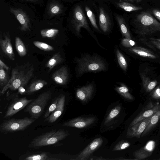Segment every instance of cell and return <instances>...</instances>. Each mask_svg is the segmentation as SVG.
I'll list each match as a JSON object with an SVG mask.
<instances>
[{
	"instance_id": "obj_31",
	"label": "cell",
	"mask_w": 160,
	"mask_h": 160,
	"mask_svg": "<svg viewBox=\"0 0 160 160\" xmlns=\"http://www.w3.org/2000/svg\"><path fill=\"white\" fill-rule=\"evenodd\" d=\"M121 109V107L119 105L113 108L110 111L106 118L104 121V124L109 123L116 117L120 113Z\"/></svg>"
},
{
	"instance_id": "obj_41",
	"label": "cell",
	"mask_w": 160,
	"mask_h": 160,
	"mask_svg": "<svg viewBox=\"0 0 160 160\" xmlns=\"http://www.w3.org/2000/svg\"><path fill=\"white\" fill-rule=\"evenodd\" d=\"M152 13L155 17L160 21V9H154L152 10Z\"/></svg>"
},
{
	"instance_id": "obj_6",
	"label": "cell",
	"mask_w": 160,
	"mask_h": 160,
	"mask_svg": "<svg viewBox=\"0 0 160 160\" xmlns=\"http://www.w3.org/2000/svg\"><path fill=\"white\" fill-rule=\"evenodd\" d=\"M35 121V119L28 117L22 118H12L6 120L1 124L0 130L4 133L25 130Z\"/></svg>"
},
{
	"instance_id": "obj_13",
	"label": "cell",
	"mask_w": 160,
	"mask_h": 160,
	"mask_svg": "<svg viewBox=\"0 0 160 160\" xmlns=\"http://www.w3.org/2000/svg\"><path fill=\"white\" fill-rule=\"evenodd\" d=\"M155 147V142L152 140L149 141L144 147L134 152L133 156L137 160L146 158L152 155Z\"/></svg>"
},
{
	"instance_id": "obj_24",
	"label": "cell",
	"mask_w": 160,
	"mask_h": 160,
	"mask_svg": "<svg viewBox=\"0 0 160 160\" xmlns=\"http://www.w3.org/2000/svg\"><path fill=\"white\" fill-rule=\"evenodd\" d=\"M142 85L145 91L148 92L152 91L157 84V82L155 80H151L144 74H141Z\"/></svg>"
},
{
	"instance_id": "obj_23",
	"label": "cell",
	"mask_w": 160,
	"mask_h": 160,
	"mask_svg": "<svg viewBox=\"0 0 160 160\" xmlns=\"http://www.w3.org/2000/svg\"><path fill=\"white\" fill-rule=\"evenodd\" d=\"M48 10L49 15L53 17L61 13L62 11V8L59 3L53 1L50 3Z\"/></svg>"
},
{
	"instance_id": "obj_11",
	"label": "cell",
	"mask_w": 160,
	"mask_h": 160,
	"mask_svg": "<svg viewBox=\"0 0 160 160\" xmlns=\"http://www.w3.org/2000/svg\"><path fill=\"white\" fill-rule=\"evenodd\" d=\"M103 142V140L101 138L95 139L79 154L76 159H88L92 153L101 146Z\"/></svg>"
},
{
	"instance_id": "obj_42",
	"label": "cell",
	"mask_w": 160,
	"mask_h": 160,
	"mask_svg": "<svg viewBox=\"0 0 160 160\" xmlns=\"http://www.w3.org/2000/svg\"><path fill=\"white\" fill-rule=\"evenodd\" d=\"M18 92L21 95L26 94V90L24 88V87L21 86L18 89Z\"/></svg>"
},
{
	"instance_id": "obj_35",
	"label": "cell",
	"mask_w": 160,
	"mask_h": 160,
	"mask_svg": "<svg viewBox=\"0 0 160 160\" xmlns=\"http://www.w3.org/2000/svg\"><path fill=\"white\" fill-rule=\"evenodd\" d=\"M85 9L87 16L89 19L92 25L95 28L98 30V28L96 23L94 13L87 6L85 7Z\"/></svg>"
},
{
	"instance_id": "obj_28",
	"label": "cell",
	"mask_w": 160,
	"mask_h": 160,
	"mask_svg": "<svg viewBox=\"0 0 160 160\" xmlns=\"http://www.w3.org/2000/svg\"><path fill=\"white\" fill-rule=\"evenodd\" d=\"M116 91L125 98L129 100L133 99L134 98L129 92L127 87L123 83L121 84L119 87L115 88Z\"/></svg>"
},
{
	"instance_id": "obj_50",
	"label": "cell",
	"mask_w": 160,
	"mask_h": 160,
	"mask_svg": "<svg viewBox=\"0 0 160 160\" xmlns=\"http://www.w3.org/2000/svg\"><path fill=\"white\" fill-rule=\"evenodd\" d=\"M158 87L160 88V85Z\"/></svg>"
},
{
	"instance_id": "obj_38",
	"label": "cell",
	"mask_w": 160,
	"mask_h": 160,
	"mask_svg": "<svg viewBox=\"0 0 160 160\" xmlns=\"http://www.w3.org/2000/svg\"><path fill=\"white\" fill-rule=\"evenodd\" d=\"M130 146V144L127 141L122 140L119 142L112 149L113 151H118L123 150L128 148Z\"/></svg>"
},
{
	"instance_id": "obj_22",
	"label": "cell",
	"mask_w": 160,
	"mask_h": 160,
	"mask_svg": "<svg viewBox=\"0 0 160 160\" xmlns=\"http://www.w3.org/2000/svg\"><path fill=\"white\" fill-rule=\"evenodd\" d=\"M160 120V110L152 116L149 122L145 129L142 133L141 137H142L147 134L156 125Z\"/></svg>"
},
{
	"instance_id": "obj_21",
	"label": "cell",
	"mask_w": 160,
	"mask_h": 160,
	"mask_svg": "<svg viewBox=\"0 0 160 160\" xmlns=\"http://www.w3.org/2000/svg\"><path fill=\"white\" fill-rule=\"evenodd\" d=\"M47 84V82L44 80H35L31 84L26 90V94H31L40 90Z\"/></svg>"
},
{
	"instance_id": "obj_2",
	"label": "cell",
	"mask_w": 160,
	"mask_h": 160,
	"mask_svg": "<svg viewBox=\"0 0 160 160\" xmlns=\"http://www.w3.org/2000/svg\"><path fill=\"white\" fill-rule=\"evenodd\" d=\"M68 132L64 129L52 130L37 136L31 142L28 147L38 149L54 145L65 138Z\"/></svg>"
},
{
	"instance_id": "obj_36",
	"label": "cell",
	"mask_w": 160,
	"mask_h": 160,
	"mask_svg": "<svg viewBox=\"0 0 160 160\" xmlns=\"http://www.w3.org/2000/svg\"><path fill=\"white\" fill-rule=\"evenodd\" d=\"M33 44L37 47L45 51H51L54 49L52 46L42 42L34 41L33 42Z\"/></svg>"
},
{
	"instance_id": "obj_51",
	"label": "cell",
	"mask_w": 160,
	"mask_h": 160,
	"mask_svg": "<svg viewBox=\"0 0 160 160\" xmlns=\"http://www.w3.org/2000/svg\"><path fill=\"white\" fill-rule=\"evenodd\" d=\"M159 132L160 133V131H159Z\"/></svg>"
},
{
	"instance_id": "obj_20",
	"label": "cell",
	"mask_w": 160,
	"mask_h": 160,
	"mask_svg": "<svg viewBox=\"0 0 160 160\" xmlns=\"http://www.w3.org/2000/svg\"><path fill=\"white\" fill-rule=\"evenodd\" d=\"M129 50L130 52L141 57L151 58H157V56L153 52L142 47H135L131 48Z\"/></svg>"
},
{
	"instance_id": "obj_25",
	"label": "cell",
	"mask_w": 160,
	"mask_h": 160,
	"mask_svg": "<svg viewBox=\"0 0 160 160\" xmlns=\"http://www.w3.org/2000/svg\"><path fill=\"white\" fill-rule=\"evenodd\" d=\"M63 61V59L60 52H57L48 61L46 67L49 68V71H50L56 65L62 62Z\"/></svg>"
},
{
	"instance_id": "obj_29",
	"label": "cell",
	"mask_w": 160,
	"mask_h": 160,
	"mask_svg": "<svg viewBox=\"0 0 160 160\" xmlns=\"http://www.w3.org/2000/svg\"><path fill=\"white\" fill-rule=\"evenodd\" d=\"M118 6L124 11L131 12L138 11L142 9V8L141 7L136 6L130 3L125 2H120L117 4Z\"/></svg>"
},
{
	"instance_id": "obj_47",
	"label": "cell",
	"mask_w": 160,
	"mask_h": 160,
	"mask_svg": "<svg viewBox=\"0 0 160 160\" xmlns=\"http://www.w3.org/2000/svg\"><path fill=\"white\" fill-rule=\"evenodd\" d=\"M128 0L129 1L131 2H133L134 1V0Z\"/></svg>"
},
{
	"instance_id": "obj_40",
	"label": "cell",
	"mask_w": 160,
	"mask_h": 160,
	"mask_svg": "<svg viewBox=\"0 0 160 160\" xmlns=\"http://www.w3.org/2000/svg\"><path fill=\"white\" fill-rule=\"evenodd\" d=\"M152 97L156 99H160V88H156L151 93Z\"/></svg>"
},
{
	"instance_id": "obj_37",
	"label": "cell",
	"mask_w": 160,
	"mask_h": 160,
	"mask_svg": "<svg viewBox=\"0 0 160 160\" xmlns=\"http://www.w3.org/2000/svg\"><path fill=\"white\" fill-rule=\"evenodd\" d=\"M58 99L59 96L53 101L46 112L43 116L44 118H47L55 110L58 105Z\"/></svg>"
},
{
	"instance_id": "obj_1",
	"label": "cell",
	"mask_w": 160,
	"mask_h": 160,
	"mask_svg": "<svg viewBox=\"0 0 160 160\" xmlns=\"http://www.w3.org/2000/svg\"><path fill=\"white\" fill-rule=\"evenodd\" d=\"M34 70L33 66L26 64L12 68L10 80L1 93L4 94L8 89L15 90L21 86L25 87L33 77Z\"/></svg>"
},
{
	"instance_id": "obj_19",
	"label": "cell",
	"mask_w": 160,
	"mask_h": 160,
	"mask_svg": "<svg viewBox=\"0 0 160 160\" xmlns=\"http://www.w3.org/2000/svg\"><path fill=\"white\" fill-rule=\"evenodd\" d=\"M99 24L103 32H107L109 31L110 25V20L103 9L101 7L99 8Z\"/></svg>"
},
{
	"instance_id": "obj_18",
	"label": "cell",
	"mask_w": 160,
	"mask_h": 160,
	"mask_svg": "<svg viewBox=\"0 0 160 160\" xmlns=\"http://www.w3.org/2000/svg\"><path fill=\"white\" fill-rule=\"evenodd\" d=\"M160 110V105L157 104L140 113L131 122L129 126H132L140 121L150 117Z\"/></svg>"
},
{
	"instance_id": "obj_14",
	"label": "cell",
	"mask_w": 160,
	"mask_h": 160,
	"mask_svg": "<svg viewBox=\"0 0 160 160\" xmlns=\"http://www.w3.org/2000/svg\"><path fill=\"white\" fill-rule=\"evenodd\" d=\"M0 45L3 52L10 60L14 61L15 56L12 46L11 39L9 34H4L3 39H1Z\"/></svg>"
},
{
	"instance_id": "obj_16",
	"label": "cell",
	"mask_w": 160,
	"mask_h": 160,
	"mask_svg": "<svg viewBox=\"0 0 160 160\" xmlns=\"http://www.w3.org/2000/svg\"><path fill=\"white\" fill-rule=\"evenodd\" d=\"M68 77L67 68L63 66L53 73L52 78L57 84L65 85L68 81Z\"/></svg>"
},
{
	"instance_id": "obj_34",
	"label": "cell",
	"mask_w": 160,
	"mask_h": 160,
	"mask_svg": "<svg viewBox=\"0 0 160 160\" xmlns=\"http://www.w3.org/2000/svg\"><path fill=\"white\" fill-rule=\"evenodd\" d=\"M116 53L118 61L120 66L124 71H126L128 65L125 58L118 49L116 50Z\"/></svg>"
},
{
	"instance_id": "obj_48",
	"label": "cell",
	"mask_w": 160,
	"mask_h": 160,
	"mask_svg": "<svg viewBox=\"0 0 160 160\" xmlns=\"http://www.w3.org/2000/svg\"><path fill=\"white\" fill-rule=\"evenodd\" d=\"M157 40L160 42V39H157Z\"/></svg>"
},
{
	"instance_id": "obj_12",
	"label": "cell",
	"mask_w": 160,
	"mask_h": 160,
	"mask_svg": "<svg viewBox=\"0 0 160 160\" xmlns=\"http://www.w3.org/2000/svg\"><path fill=\"white\" fill-rule=\"evenodd\" d=\"M95 120L94 117H78L65 122L62 126L82 128L92 124Z\"/></svg>"
},
{
	"instance_id": "obj_26",
	"label": "cell",
	"mask_w": 160,
	"mask_h": 160,
	"mask_svg": "<svg viewBox=\"0 0 160 160\" xmlns=\"http://www.w3.org/2000/svg\"><path fill=\"white\" fill-rule=\"evenodd\" d=\"M116 19L122 35L125 38L131 39V37L130 33L123 18L121 16L117 15Z\"/></svg>"
},
{
	"instance_id": "obj_46",
	"label": "cell",
	"mask_w": 160,
	"mask_h": 160,
	"mask_svg": "<svg viewBox=\"0 0 160 160\" xmlns=\"http://www.w3.org/2000/svg\"><path fill=\"white\" fill-rule=\"evenodd\" d=\"M135 0L137 3H139V2H141L142 0Z\"/></svg>"
},
{
	"instance_id": "obj_4",
	"label": "cell",
	"mask_w": 160,
	"mask_h": 160,
	"mask_svg": "<svg viewBox=\"0 0 160 160\" xmlns=\"http://www.w3.org/2000/svg\"><path fill=\"white\" fill-rule=\"evenodd\" d=\"M77 62L79 75L87 72H97L106 69L105 63L96 56L87 55L78 59Z\"/></svg>"
},
{
	"instance_id": "obj_52",
	"label": "cell",
	"mask_w": 160,
	"mask_h": 160,
	"mask_svg": "<svg viewBox=\"0 0 160 160\" xmlns=\"http://www.w3.org/2000/svg\"></svg>"
},
{
	"instance_id": "obj_30",
	"label": "cell",
	"mask_w": 160,
	"mask_h": 160,
	"mask_svg": "<svg viewBox=\"0 0 160 160\" xmlns=\"http://www.w3.org/2000/svg\"><path fill=\"white\" fill-rule=\"evenodd\" d=\"M25 159L26 160H50L59 159L49 157L46 153L43 152L29 155L25 158Z\"/></svg>"
},
{
	"instance_id": "obj_3",
	"label": "cell",
	"mask_w": 160,
	"mask_h": 160,
	"mask_svg": "<svg viewBox=\"0 0 160 160\" xmlns=\"http://www.w3.org/2000/svg\"><path fill=\"white\" fill-rule=\"evenodd\" d=\"M138 32L142 35H148L160 31V23L151 14L142 12L138 14L135 20Z\"/></svg>"
},
{
	"instance_id": "obj_5",
	"label": "cell",
	"mask_w": 160,
	"mask_h": 160,
	"mask_svg": "<svg viewBox=\"0 0 160 160\" xmlns=\"http://www.w3.org/2000/svg\"><path fill=\"white\" fill-rule=\"evenodd\" d=\"M52 93L49 91L44 92L29 103L24 109L31 118L38 119L42 114L44 109L51 98Z\"/></svg>"
},
{
	"instance_id": "obj_39",
	"label": "cell",
	"mask_w": 160,
	"mask_h": 160,
	"mask_svg": "<svg viewBox=\"0 0 160 160\" xmlns=\"http://www.w3.org/2000/svg\"><path fill=\"white\" fill-rule=\"evenodd\" d=\"M122 44L124 47L127 48L131 47L134 46L136 43L135 42L131 39L124 38L121 41Z\"/></svg>"
},
{
	"instance_id": "obj_9",
	"label": "cell",
	"mask_w": 160,
	"mask_h": 160,
	"mask_svg": "<svg viewBox=\"0 0 160 160\" xmlns=\"http://www.w3.org/2000/svg\"><path fill=\"white\" fill-rule=\"evenodd\" d=\"M152 116L142 119L134 125L129 126L127 131L126 137L129 138H139L149 122Z\"/></svg>"
},
{
	"instance_id": "obj_32",
	"label": "cell",
	"mask_w": 160,
	"mask_h": 160,
	"mask_svg": "<svg viewBox=\"0 0 160 160\" xmlns=\"http://www.w3.org/2000/svg\"><path fill=\"white\" fill-rule=\"evenodd\" d=\"M59 32V30L56 28L43 29L40 31V33L42 38H52L55 36Z\"/></svg>"
},
{
	"instance_id": "obj_15",
	"label": "cell",
	"mask_w": 160,
	"mask_h": 160,
	"mask_svg": "<svg viewBox=\"0 0 160 160\" xmlns=\"http://www.w3.org/2000/svg\"><path fill=\"white\" fill-rule=\"evenodd\" d=\"M65 101V95L63 94L60 95L59 96L58 105L56 109L49 117L45 119V121L51 123L55 122L63 113Z\"/></svg>"
},
{
	"instance_id": "obj_33",
	"label": "cell",
	"mask_w": 160,
	"mask_h": 160,
	"mask_svg": "<svg viewBox=\"0 0 160 160\" xmlns=\"http://www.w3.org/2000/svg\"><path fill=\"white\" fill-rule=\"evenodd\" d=\"M4 69L0 66V86L2 89L8 84L10 79Z\"/></svg>"
},
{
	"instance_id": "obj_45",
	"label": "cell",
	"mask_w": 160,
	"mask_h": 160,
	"mask_svg": "<svg viewBox=\"0 0 160 160\" xmlns=\"http://www.w3.org/2000/svg\"><path fill=\"white\" fill-rule=\"evenodd\" d=\"M24 0L28 1H29V2H35L38 1V0Z\"/></svg>"
},
{
	"instance_id": "obj_17",
	"label": "cell",
	"mask_w": 160,
	"mask_h": 160,
	"mask_svg": "<svg viewBox=\"0 0 160 160\" xmlns=\"http://www.w3.org/2000/svg\"><path fill=\"white\" fill-rule=\"evenodd\" d=\"M93 90V85L91 83L78 88L76 92V96L80 101L86 102L91 98Z\"/></svg>"
},
{
	"instance_id": "obj_49",
	"label": "cell",
	"mask_w": 160,
	"mask_h": 160,
	"mask_svg": "<svg viewBox=\"0 0 160 160\" xmlns=\"http://www.w3.org/2000/svg\"><path fill=\"white\" fill-rule=\"evenodd\" d=\"M123 0V1H128V0Z\"/></svg>"
},
{
	"instance_id": "obj_43",
	"label": "cell",
	"mask_w": 160,
	"mask_h": 160,
	"mask_svg": "<svg viewBox=\"0 0 160 160\" xmlns=\"http://www.w3.org/2000/svg\"><path fill=\"white\" fill-rule=\"evenodd\" d=\"M0 66L6 70H8L9 68V67L3 62L1 59L0 60Z\"/></svg>"
},
{
	"instance_id": "obj_8",
	"label": "cell",
	"mask_w": 160,
	"mask_h": 160,
	"mask_svg": "<svg viewBox=\"0 0 160 160\" xmlns=\"http://www.w3.org/2000/svg\"><path fill=\"white\" fill-rule=\"evenodd\" d=\"M72 23L75 30L78 34L80 33L82 27L88 30H90L86 17L81 7L79 6H77L74 9Z\"/></svg>"
},
{
	"instance_id": "obj_44",
	"label": "cell",
	"mask_w": 160,
	"mask_h": 160,
	"mask_svg": "<svg viewBox=\"0 0 160 160\" xmlns=\"http://www.w3.org/2000/svg\"><path fill=\"white\" fill-rule=\"evenodd\" d=\"M152 43L157 48L160 49V42L157 40L152 41Z\"/></svg>"
},
{
	"instance_id": "obj_7",
	"label": "cell",
	"mask_w": 160,
	"mask_h": 160,
	"mask_svg": "<svg viewBox=\"0 0 160 160\" xmlns=\"http://www.w3.org/2000/svg\"><path fill=\"white\" fill-rule=\"evenodd\" d=\"M33 100L28 99L26 97L14 98L8 107L3 118H8L13 116L23 109Z\"/></svg>"
},
{
	"instance_id": "obj_27",
	"label": "cell",
	"mask_w": 160,
	"mask_h": 160,
	"mask_svg": "<svg viewBox=\"0 0 160 160\" xmlns=\"http://www.w3.org/2000/svg\"><path fill=\"white\" fill-rule=\"evenodd\" d=\"M15 45L16 49L20 56L23 57L27 54V50L25 45L21 38L16 37L15 39Z\"/></svg>"
},
{
	"instance_id": "obj_10",
	"label": "cell",
	"mask_w": 160,
	"mask_h": 160,
	"mask_svg": "<svg viewBox=\"0 0 160 160\" xmlns=\"http://www.w3.org/2000/svg\"><path fill=\"white\" fill-rule=\"evenodd\" d=\"M9 11L15 17L19 22L20 30L23 32L30 30L31 26L28 16L22 9L13 7L9 8Z\"/></svg>"
}]
</instances>
